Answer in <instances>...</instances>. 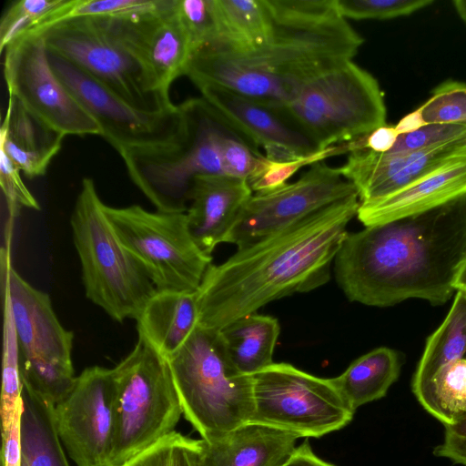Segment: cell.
Returning a JSON list of instances; mask_svg holds the SVG:
<instances>
[{
  "mask_svg": "<svg viewBox=\"0 0 466 466\" xmlns=\"http://www.w3.org/2000/svg\"><path fill=\"white\" fill-rule=\"evenodd\" d=\"M463 291V290H462ZM464 292L466 293V290H464Z\"/></svg>",
  "mask_w": 466,
  "mask_h": 466,
  "instance_id": "cell-50",
  "label": "cell"
},
{
  "mask_svg": "<svg viewBox=\"0 0 466 466\" xmlns=\"http://www.w3.org/2000/svg\"><path fill=\"white\" fill-rule=\"evenodd\" d=\"M433 3V0H337V6L347 20H385L410 15Z\"/></svg>",
  "mask_w": 466,
  "mask_h": 466,
  "instance_id": "cell-37",
  "label": "cell"
},
{
  "mask_svg": "<svg viewBox=\"0 0 466 466\" xmlns=\"http://www.w3.org/2000/svg\"><path fill=\"white\" fill-rule=\"evenodd\" d=\"M399 136L395 126L385 124L368 135L358 138V149L366 148L376 153H387L393 147Z\"/></svg>",
  "mask_w": 466,
  "mask_h": 466,
  "instance_id": "cell-44",
  "label": "cell"
},
{
  "mask_svg": "<svg viewBox=\"0 0 466 466\" xmlns=\"http://www.w3.org/2000/svg\"><path fill=\"white\" fill-rule=\"evenodd\" d=\"M196 87L251 146L264 149L268 158L291 160L319 151L281 112L221 86Z\"/></svg>",
  "mask_w": 466,
  "mask_h": 466,
  "instance_id": "cell-19",
  "label": "cell"
},
{
  "mask_svg": "<svg viewBox=\"0 0 466 466\" xmlns=\"http://www.w3.org/2000/svg\"><path fill=\"white\" fill-rule=\"evenodd\" d=\"M443 426V441L434 448L433 454L466 466V417Z\"/></svg>",
  "mask_w": 466,
  "mask_h": 466,
  "instance_id": "cell-43",
  "label": "cell"
},
{
  "mask_svg": "<svg viewBox=\"0 0 466 466\" xmlns=\"http://www.w3.org/2000/svg\"><path fill=\"white\" fill-rule=\"evenodd\" d=\"M465 160L466 137H463L408 153L354 149L339 169L356 187L361 203L390 195L443 167Z\"/></svg>",
  "mask_w": 466,
  "mask_h": 466,
  "instance_id": "cell-18",
  "label": "cell"
},
{
  "mask_svg": "<svg viewBox=\"0 0 466 466\" xmlns=\"http://www.w3.org/2000/svg\"><path fill=\"white\" fill-rule=\"evenodd\" d=\"M2 466H20V465H9V464H2Z\"/></svg>",
  "mask_w": 466,
  "mask_h": 466,
  "instance_id": "cell-49",
  "label": "cell"
},
{
  "mask_svg": "<svg viewBox=\"0 0 466 466\" xmlns=\"http://www.w3.org/2000/svg\"><path fill=\"white\" fill-rule=\"evenodd\" d=\"M63 0H17L11 3L0 21V52L38 19L59 5Z\"/></svg>",
  "mask_w": 466,
  "mask_h": 466,
  "instance_id": "cell-39",
  "label": "cell"
},
{
  "mask_svg": "<svg viewBox=\"0 0 466 466\" xmlns=\"http://www.w3.org/2000/svg\"><path fill=\"white\" fill-rule=\"evenodd\" d=\"M179 106L186 135L178 147L121 157L132 182L156 210L162 212L187 210L188 193L196 177L224 175L223 140L236 131L202 96L187 99Z\"/></svg>",
  "mask_w": 466,
  "mask_h": 466,
  "instance_id": "cell-6",
  "label": "cell"
},
{
  "mask_svg": "<svg viewBox=\"0 0 466 466\" xmlns=\"http://www.w3.org/2000/svg\"><path fill=\"white\" fill-rule=\"evenodd\" d=\"M254 410L250 422L290 433L319 438L341 430L353 410L330 379L291 364L272 363L252 375Z\"/></svg>",
  "mask_w": 466,
  "mask_h": 466,
  "instance_id": "cell-11",
  "label": "cell"
},
{
  "mask_svg": "<svg viewBox=\"0 0 466 466\" xmlns=\"http://www.w3.org/2000/svg\"><path fill=\"white\" fill-rule=\"evenodd\" d=\"M20 169L0 150V185L5 197L8 219L15 221L22 208L40 210L37 200L22 180Z\"/></svg>",
  "mask_w": 466,
  "mask_h": 466,
  "instance_id": "cell-41",
  "label": "cell"
},
{
  "mask_svg": "<svg viewBox=\"0 0 466 466\" xmlns=\"http://www.w3.org/2000/svg\"><path fill=\"white\" fill-rule=\"evenodd\" d=\"M54 417L58 437L76 466H110L116 428L113 368H86L54 405Z\"/></svg>",
  "mask_w": 466,
  "mask_h": 466,
  "instance_id": "cell-15",
  "label": "cell"
},
{
  "mask_svg": "<svg viewBox=\"0 0 466 466\" xmlns=\"http://www.w3.org/2000/svg\"><path fill=\"white\" fill-rule=\"evenodd\" d=\"M275 22L259 48L235 53L205 47L185 76L197 86L214 84L272 109L309 82L358 54L363 38L343 18L337 0H267Z\"/></svg>",
  "mask_w": 466,
  "mask_h": 466,
  "instance_id": "cell-2",
  "label": "cell"
},
{
  "mask_svg": "<svg viewBox=\"0 0 466 466\" xmlns=\"http://www.w3.org/2000/svg\"><path fill=\"white\" fill-rule=\"evenodd\" d=\"M358 195L354 185L324 161L315 163L295 182L253 193L223 243L251 245L335 202Z\"/></svg>",
  "mask_w": 466,
  "mask_h": 466,
  "instance_id": "cell-14",
  "label": "cell"
},
{
  "mask_svg": "<svg viewBox=\"0 0 466 466\" xmlns=\"http://www.w3.org/2000/svg\"><path fill=\"white\" fill-rule=\"evenodd\" d=\"M166 3L167 0H63L25 33H37L59 22L80 17H135L155 12Z\"/></svg>",
  "mask_w": 466,
  "mask_h": 466,
  "instance_id": "cell-31",
  "label": "cell"
},
{
  "mask_svg": "<svg viewBox=\"0 0 466 466\" xmlns=\"http://www.w3.org/2000/svg\"><path fill=\"white\" fill-rule=\"evenodd\" d=\"M34 34L42 36L48 52L86 71L134 107L157 111L175 106L155 91L111 18H74Z\"/></svg>",
  "mask_w": 466,
  "mask_h": 466,
  "instance_id": "cell-10",
  "label": "cell"
},
{
  "mask_svg": "<svg viewBox=\"0 0 466 466\" xmlns=\"http://www.w3.org/2000/svg\"><path fill=\"white\" fill-rule=\"evenodd\" d=\"M3 54L4 78L9 96L65 137L101 136L98 124L54 72L40 35H20Z\"/></svg>",
  "mask_w": 466,
  "mask_h": 466,
  "instance_id": "cell-13",
  "label": "cell"
},
{
  "mask_svg": "<svg viewBox=\"0 0 466 466\" xmlns=\"http://www.w3.org/2000/svg\"><path fill=\"white\" fill-rule=\"evenodd\" d=\"M426 125L466 126V83L446 80L436 86L431 96L420 106Z\"/></svg>",
  "mask_w": 466,
  "mask_h": 466,
  "instance_id": "cell-36",
  "label": "cell"
},
{
  "mask_svg": "<svg viewBox=\"0 0 466 466\" xmlns=\"http://www.w3.org/2000/svg\"><path fill=\"white\" fill-rule=\"evenodd\" d=\"M319 150L362 137L386 124V106L376 78L349 60L306 84L276 109Z\"/></svg>",
  "mask_w": 466,
  "mask_h": 466,
  "instance_id": "cell-7",
  "label": "cell"
},
{
  "mask_svg": "<svg viewBox=\"0 0 466 466\" xmlns=\"http://www.w3.org/2000/svg\"><path fill=\"white\" fill-rule=\"evenodd\" d=\"M174 9L194 54L213 44L215 23L211 0H175Z\"/></svg>",
  "mask_w": 466,
  "mask_h": 466,
  "instance_id": "cell-38",
  "label": "cell"
},
{
  "mask_svg": "<svg viewBox=\"0 0 466 466\" xmlns=\"http://www.w3.org/2000/svg\"><path fill=\"white\" fill-rule=\"evenodd\" d=\"M218 332L228 360L239 373L252 376L274 363V350L280 332L276 318L251 313Z\"/></svg>",
  "mask_w": 466,
  "mask_h": 466,
  "instance_id": "cell-26",
  "label": "cell"
},
{
  "mask_svg": "<svg viewBox=\"0 0 466 466\" xmlns=\"http://www.w3.org/2000/svg\"><path fill=\"white\" fill-rule=\"evenodd\" d=\"M48 56L57 77L121 157L165 151L183 141L186 124L179 104L157 111L137 109L72 63L50 52Z\"/></svg>",
  "mask_w": 466,
  "mask_h": 466,
  "instance_id": "cell-12",
  "label": "cell"
},
{
  "mask_svg": "<svg viewBox=\"0 0 466 466\" xmlns=\"http://www.w3.org/2000/svg\"><path fill=\"white\" fill-rule=\"evenodd\" d=\"M354 149V142L339 144L291 160H272L261 155L248 183L253 193H265L282 187L300 168Z\"/></svg>",
  "mask_w": 466,
  "mask_h": 466,
  "instance_id": "cell-34",
  "label": "cell"
},
{
  "mask_svg": "<svg viewBox=\"0 0 466 466\" xmlns=\"http://www.w3.org/2000/svg\"><path fill=\"white\" fill-rule=\"evenodd\" d=\"M299 438L248 422L210 440H202L200 466H283Z\"/></svg>",
  "mask_w": 466,
  "mask_h": 466,
  "instance_id": "cell-22",
  "label": "cell"
},
{
  "mask_svg": "<svg viewBox=\"0 0 466 466\" xmlns=\"http://www.w3.org/2000/svg\"><path fill=\"white\" fill-rule=\"evenodd\" d=\"M113 370L116 428L110 466H121L173 432L183 410L168 360L143 337Z\"/></svg>",
  "mask_w": 466,
  "mask_h": 466,
  "instance_id": "cell-8",
  "label": "cell"
},
{
  "mask_svg": "<svg viewBox=\"0 0 466 466\" xmlns=\"http://www.w3.org/2000/svg\"><path fill=\"white\" fill-rule=\"evenodd\" d=\"M70 226L86 297L115 321L136 320L157 289L117 237L90 177L81 182Z\"/></svg>",
  "mask_w": 466,
  "mask_h": 466,
  "instance_id": "cell-4",
  "label": "cell"
},
{
  "mask_svg": "<svg viewBox=\"0 0 466 466\" xmlns=\"http://www.w3.org/2000/svg\"><path fill=\"white\" fill-rule=\"evenodd\" d=\"M359 207L353 195L210 264L196 291L198 324L219 330L271 301L326 284Z\"/></svg>",
  "mask_w": 466,
  "mask_h": 466,
  "instance_id": "cell-3",
  "label": "cell"
},
{
  "mask_svg": "<svg viewBox=\"0 0 466 466\" xmlns=\"http://www.w3.org/2000/svg\"><path fill=\"white\" fill-rule=\"evenodd\" d=\"M454 288L456 290H466V260L463 262L458 272Z\"/></svg>",
  "mask_w": 466,
  "mask_h": 466,
  "instance_id": "cell-47",
  "label": "cell"
},
{
  "mask_svg": "<svg viewBox=\"0 0 466 466\" xmlns=\"http://www.w3.org/2000/svg\"><path fill=\"white\" fill-rule=\"evenodd\" d=\"M465 260L466 194L424 213L348 232L334 272L350 301L390 307L420 299L440 305L457 291Z\"/></svg>",
  "mask_w": 466,
  "mask_h": 466,
  "instance_id": "cell-1",
  "label": "cell"
},
{
  "mask_svg": "<svg viewBox=\"0 0 466 466\" xmlns=\"http://www.w3.org/2000/svg\"><path fill=\"white\" fill-rule=\"evenodd\" d=\"M14 221L8 220L0 264L3 293L9 299L20 359L72 360L74 333L61 324L49 295L34 288L11 264Z\"/></svg>",
  "mask_w": 466,
  "mask_h": 466,
  "instance_id": "cell-16",
  "label": "cell"
},
{
  "mask_svg": "<svg viewBox=\"0 0 466 466\" xmlns=\"http://www.w3.org/2000/svg\"><path fill=\"white\" fill-rule=\"evenodd\" d=\"M23 387L56 405L71 390L76 376L72 360L34 357L20 359Z\"/></svg>",
  "mask_w": 466,
  "mask_h": 466,
  "instance_id": "cell-32",
  "label": "cell"
},
{
  "mask_svg": "<svg viewBox=\"0 0 466 466\" xmlns=\"http://www.w3.org/2000/svg\"><path fill=\"white\" fill-rule=\"evenodd\" d=\"M183 416L202 440L250 422L252 376L228 360L218 330L198 326L168 359Z\"/></svg>",
  "mask_w": 466,
  "mask_h": 466,
  "instance_id": "cell-5",
  "label": "cell"
},
{
  "mask_svg": "<svg viewBox=\"0 0 466 466\" xmlns=\"http://www.w3.org/2000/svg\"><path fill=\"white\" fill-rule=\"evenodd\" d=\"M463 358H466V293L457 290L444 320L426 340L411 390L428 381L444 365Z\"/></svg>",
  "mask_w": 466,
  "mask_h": 466,
  "instance_id": "cell-29",
  "label": "cell"
},
{
  "mask_svg": "<svg viewBox=\"0 0 466 466\" xmlns=\"http://www.w3.org/2000/svg\"><path fill=\"white\" fill-rule=\"evenodd\" d=\"M261 155L238 132L227 135L222 145L224 175L248 181Z\"/></svg>",
  "mask_w": 466,
  "mask_h": 466,
  "instance_id": "cell-42",
  "label": "cell"
},
{
  "mask_svg": "<svg viewBox=\"0 0 466 466\" xmlns=\"http://www.w3.org/2000/svg\"><path fill=\"white\" fill-rule=\"evenodd\" d=\"M412 392L424 410L443 425L465 418L466 358L444 365Z\"/></svg>",
  "mask_w": 466,
  "mask_h": 466,
  "instance_id": "cell-30",
  "label": "cell"
},
{
  "mask_svg": "<svg viewBox=\"0 0 466 466\" xmlns=\"http://www.w3.org/2000/svg\"><path fill=\"white\" fill-rule=\"evenodd\" d=\"M105 212L120 241L157 291L198 290L212 257L191 236L186 212L106 204Z\"/></svg>",
  "mask_w": 466,
  "mask_h": 466,
  "instance_id": "cell-9",
  "label": "cell"
},
{
  "mask_svg": "<svg viewBox=\"0 0 466 466\" xmlns=\"http://www.w3.org/2000/svg\"><path fill=\"white\" fill-rule=\"evenodd\" d=\"M136 321L138 336L168 359L198 324L197 293L157 290Z\"/></svg>",
  "mask_w": 466,
  "mask_h": 466,
  "instance_id": "cell-24",
  "label": "cell"
},
{
  "mask_svg": "<svg viewBox=\"0 0 466 466\" xmlns=\"http://www.w3.org/2000/svg\"><path fill=\"white\" fill-rule=\"evenodd\" d=\"M64 137L9 96L0 128V150L25 177L33 178L46 173L62 147Z\"/></svg>",
  "mask_w": 466,
  "mask_h": 466,
  "instance_id": "cell-23",
  "label": "cell"
},
{
  "mask_svg": "<svg viewBox=\"0 0 466 466\" xmlns=\"http://www.w3.org/2000/svg\"><path fill=\"white\" fill-rule=\"evenodd\" d=\"M466 194V160L457 162L386 197L360 203L358 219L365 226L384 224L443 206Z\"/></svg>",
  "mask_w": 466,
  "mask_h": 466,
  "instance_id": "cell-21",
  "label": "cell"
},
{
  "mask_svg": "<svg viewBox=\"0 0 466 466\" xmlns=\"http://www.w3.org/2000/svg\"><path fill=\"white\" fill-rule=\"evenodd\" d=\"M174 6L175 0H167L155 12L111 18L120 38L144 66L155 91L167 100H170L172 83L185 76L194 55Z\"/></svg>",
  "mask_w": 466,
  "mask_h": 466,
  "instance_id": "cell-17",
  "label": "cell"
},
{
  "mask_svg": "<svg viewBox=\"0 0 466 466\" xmlns=\"http://www.w3.org/2000/svg\"><path fill=\"white\" fill-rule=\"evenodd\" d=\"M400 368L398 352L380 347L352 361L344 372L330 378V381L347 404L356 410L383 398L398 380Z\"/></svg>",
  "mask_w": 466,
  "mask_h": 466,
  "instance_id": "cell-28",
  "label": "cell"
},
{
  "mask_svg": "<svg viewBox=\"0 0 466 466\" xmlns=\"http://www.w3.org/2000/svg\"><path fill=\"white\" fill-rule=\"evenodd\" d=\"M466 137V126L459 124L425 125L417 131L398 137L390 153H408L441 146Z\"/></svg>",
  "mask_w": 466,
  "mask_h": 466,
  "instance_id": "cell-40",
  "label": "cell"
},
{
  "mask_svg": "<svg viewBox=\"0 0 466 466\" xmlns=\"http://www.w3.org/2000/svg\"><path fill=\"white\" fill-rule=\"evenodd\" d=\"M452 4L461 19L466 24V0H455Z\"/></svg>",
  "mask_w": 466,
  "mask_h": 466,
  "instance_id": "cell-48",
  "label": "cell"
},
{
  "mask_svg": "<svg viewBox=\"0 0 466 466\" xmlns=\"http://www.w3.org/2000/svg\"><path fill=\"white\" fill-rule=\"evenodd\" d=\"M252 195L245 179L225 175L198 176L193 179L186 215L189 232L205 253L211 256L223 242Z\"/></svg>",
  "mask_w": 466,
  "mask_h": 466,
  "instance_id": "cell-20",
  "label": "cell"
},
{
  "mask_svg": "<svg viewBox=\"0 0 466 466\" xmlns=\"http://www.w3.org/2000/svg\"><path fill=\"white\" fill-rule=\"evenodd\" d=\"M211 5L215 39L207 47L235 53L252 51L265 45L274 33L275 22L267 0H211Z\"/></svg>",
  "mask_w": 466,
  "mask_h": 466,
  "instance_id": "cell-25",
  "label": "cell"
},
{
  "mask_svg": "<svg viewBox=\"0 0 466 466\" xmlns=\"http://www.w3.org/2000/svg\"><path fill=\"white\" fill-rule=\"evenodd\" d=\"M2 420L6 427L20 410V355L9 299L3 294Z\"/></svg>",
  "mask_w": 466,
  "mask_h": 466,
  "instance_id": "cell-33",
  "label": "cell"
},
{
  "mask_svg": "<svg viewBox=\"0 0 466 466\" xmlns=\"http://www.w3.org/2000/svg\"><path fill=\"white\" fill-rule=\"evenodd\" d=\"M426 124L422 118L420 107L403 116L395 126L400 135L408 134L419 130Z\"/></svg>",
  "mask_w": 466,
  "mask_h": 466,
  "instance_id": "cell-46",
  "label": "cell"
},
{
  "mask_svg": "<svg viewBox=\"0 0 466 466\" xmlns=\"http://www.w3.org/2000/svg\"><path fill=\"white\" fill-rule=\"evenodd\" d=\"M19 423L20 466H70L56 431L54 405L25 387Z\"/></svg>",
  "mask_w": 466,
  "mask_h": 466,
  "instance_id": "cell-27",
  "label": "cell"
},
{
  "mask_svg": "<svg viewBox=\"0 0 466 466\" xmlns=\"http://www.w3.org/2000/svg\"><path fill=\"white\" fill-rule=\"evenodd\" d=\"M283 466H335L319 457L312 451L308 441L297 446Z\"/></svg>",
  "mask_w": 466,
  "mask_h": 466,
  "instance_id": "cell-45",
  "label": "cell"
},
{
  "mask_svg": "<svg viewBox=\"0 0 466 466\" xmlns=\"http://www.w3.org/2000/svg\"><path fill=\"white\" fill-rule=\"evenodd\" d=\"M201 439L174 431L121 466H200Z\"/></svg>",
  "mask_w": 466,
  "mask_h": 466,
  "instance_id": "cell-35",
  "label": "cell"
}]
</instances>
